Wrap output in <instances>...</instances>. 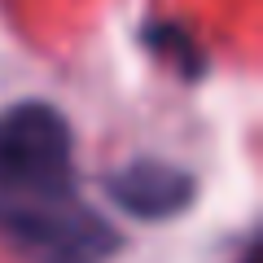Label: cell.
<instances>
[{
	"mask_svg": "<svg viewBox=\"0 0 263 263\" xmlns=\"http://www.w3.org/2000/svg\"><path fill=\"white\" fill-rule=\"evenodd\" d=\"M75 193V132L57 105L13 101L0 110V197Z\"/></svg>",
	"mask_w": 263,
	"mask_h": 263,
	"instance_id": "2",
	"label": "cell"
},
{
	"mask_svg": "<svg viewBox=\"0 0 263 263\" xmlns=\"http://www.w3.org/2000/svg\"><path fill=\"white\" fill-rule=\"evenodd\" d=\"M0 241L22 263H110L123 237L101 211L66 197H0Z\"/></svg>",
	"mask_w": 263,
	"mask_h": 263,
	"instance_id": "1",
	"label": "cell"
},
{
	"mask_svg": "<svg viewBox=\"0 0 263 263\" xmlns=\"http://www.w3.org/2000/svg\"><path fill=\"white\" fill-rule=\"evenodd\" d=\"M141 40H145V48H149L162 66L176 70L180 79H202L206 75V53H202V44L193 40L189 27H180V22H149V27L141 31Z\"/></svg>",
	"mask_w": 263,
	"mask_h": 263,
	"instance_id": "4",
	"label": "cell"
},
{
	"mask_svg": "<svg viewBox=\"0 0 263 263\" xmlns=\"http://www.w3.org/2000/svg\"><path fill=\"white\" fill-rule=\"evenodd\" d=\"M105 197L141 224H167L197 202V180L167 158H132L105 176Z\"/></svg>",
	"mask_w": 263,
	"mask_h": 263,
	"instance_id": "3",
	"label": "cell"
},
{
	"mask_svg": "<svg viewBox=\"0 0 263 263\" xmlns=\"http://www.w3.org/2000/svg\"><path fill=\"white\" fill-rule=\"evenodd\" d=\"M237 263H259V250H254V246H246V254H241Z\"/></svg>",
	"mask_w": 263,
	"mask_h": 263,
	"instance_id": "5",
	"label": "cell"
}]
</instances>
